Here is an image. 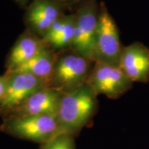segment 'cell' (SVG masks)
I'll return each instance as SVG.
<instances>
[{"label":"cell","instance_id":"8992f818","mask_svg":"<svg viewBox=\"0 0 149 149\" xmlns=\"http://www.w3.org/2000/svg\"><path fill=\"white\" fill-rule=\"evenodd\" d=\"M86 84L97 95L115 100L130 90L133 82L120 66L95 62Z\"/></svg>","mask_w":149,"mask_h":149},{"label":"cell","instance_id":"6da1fadb","mask_svg":"<svg viewBox=\"0 0 149 149\" xmlns=\"http://www.w3.org/2000/svg\"><path fill=\"white\" fill-rule=\"evenodd\" d=\"M97 96L87 84L64 93L56 115L58 122L57 135L74 136L88 125L97 111Z\"/></svg>","mask_w":149,"mask_h":149},{"label":"cell","instance_id":"e0dca14e","mask_svg":"<svg viewBox=\"0 0 149 149\" xmlns=\"http://www.w3.org/2000/svg\"><path fill=\"white\" fill-rule=\"evenodd\" d=\"M17 4L22 8H26V6L29 4L32 0H14Z\"/></svg>","mask_w":149,"mask_h":149},{"label":"cell","instance_id":"2e32d148","mask_svg":"<svg viewBox=\"0 0 149 149\" xmlns=\"http://www.w3.org/2000/svg\"><path fill=\"white\" fill-rule=\"evenodd\" d=\"M55 1H57L59 4L64 7L65 10H66L76 7L83 0H55Z\"/></svg>","mask_w":149,"mask_h":149},{"label":"cell","instance_id":"5bb4252c","mask_svg":"<svg viewBox=\"0 0 149 149\" xmlns=\"http://www.w3.org/2000/svg\"><path fill=\"white\" fill-rule=\"evenodd\" d=\"M74 137L70 134H59L41 144L40 149H76Z\"/></svg>","mask_w":149,"mask_h":149},{"label":"cell","instance_id":"9c48e42d","mask_svg":"<svg viewBox=\"0 0 149 149\" xmlns=\"http://www.w3.org/2000/svg\"><path fill=\"white\" fill-rule=\"evenodd\" d=\"M64 93L53 88L37 91L4 117H24L32 115H57Z\"/></svg>","mask_w":149,"mask_h":149},{"label":"cell","instance_id":"7a4b0ae2","mask_svg":"<svg viewBox=\"0 0 149 149\" xmlns=\"http://www.w3.org/2000/svg\"><path fill=\"white\" fill-rule=\"evenodd\" d=\"M94 63L71 48L56 52L49 87L64 94L75 90L86 84Z\"/></svg>","mask_w":149,"mask_h":149},{"label":"cell","instance_id":"7c38bea8","mask_svg":"<svg viewBox=\"0 0 149 149\" xmlns=\"http://www.w3.org/2000/svg\"><path fill=\"white\" fill-rule=\"evenodd\" d=\"M74 33V13L65 14L48 30L43 40L56 52L71 48Z\"/></svg>","mask_w":149,"mask_h":149},{"label":"cell","instance_id":"5b68a950","mask_svg":"<svg viewBox=\"0 0 149 149\" xmlns=\"http://www.w3.org/2000/svg\"><path fill=\"white\" fill-rule=\"evenodd\" d=\"M99 11L97 0H83L73 13L74 33L71 49L93 61Z\"/></svg>","mask_w":149,"mask_h":149},{"label":"cell","instance_id":"30bf717a","mask_svg":"<svg viewBox=\"0 0 149 149\" xmlns=\"http://www.w3.org/2000/svg\"><path fill=\"white\" fill-rule=\"evenodd\" d=\"M133 82L149 81V48L139 42L123 47L120 65Z\"/></svg>","mask_w":149,"mask_h":149},{"label":"cell","instance_id":"9a60e30c","mask_svg":"<svg viewBox=\"0 0 149 149\" xmlns=\"http://www.w3.org/2000/svg\"><path fill=\"white\" fill-rule=\"evenodd\" d=\"M8 88V76L5 73L0 76V102L4 98Z\"/></svg>","mask_w":149,"mask_h":149},{"label":"cell","instance_id":"52a82bcc","mask_svg":"<svg viewBox=\"0 0 149 149\" xmlns=\"http://www.w3.org/2000/svg\"><path fill=\"white\" fill-rule=\"evenodd\" d=\"M8 76V88L0 102V116L3 117L18 107L37 91L48 88V84L28 72H5Z\"/></svg>","mask_w":149,"mask_h":149},{"label":"cell","instance_id":"277c9868","mask_svg":"<svg viewBox=\"0 0 149 149\" xmlns=\"http://www.w3.org/2000/svg\"><path fill=\"white\" fill-rule=\"evenodd\" d=\"M123 46L119 30L105 3H100L99 21L95 40L93 61L119 66Z\"/></svg>","mask_w":149,"mask_h":149},{"label":"cell","instance_id":"ba28073f","mask_svg":"<svg viewBox=\"0 0 149 149\" xmlns=\"http://www.w3.org/2000/svg\"><path fill=\"white\" fill-rule=\"evenodd\" d=\"M65 10L55 0H32L24 14L26 30L43 39L53 24L66 14Z\"/></svg>","mask_w":149,"mask_h":149},{"label":"cell","instance_id":"4fadbf2b","mask_svg":"<svg viewBox=\"0 0 149 149\" xmlns=\"http://www.w3.org/2000/svg\"><path fill=\"white\" fill-rule=\"evenodd\" d=\"M55 57L56 51L51 48L47 47L33 58L10 72H28L46 81L49 86L50 80L55 65Z\"/></svg>","mask_w":149,"mask_h":149},{"label":"cell","instance_id":"8fae6325","mask_svg":"<svg viewBox=\"0 0 149 149\" xmlns=\"http://www.w3.org/2000/svg\"><path fill=\"white\" fill-rule=\"evenodd\" d=\"M47 47L49 46L42 38L26 30L19 36L7 55L5 72L13 71Z\"/></svg>","mask_w":149,"mask_h":149},{"label":"cell","instance_id":"3957f363","mask_svg":"<svg viewBox=\"0 0 149 149\" xmlns=\"http://www.w3.org/2000/svg\"><path fill=\"white\" fill-rule=\"evenodd\" d=\"M0 131L15 138L42 144L57 135L58 122L54 115L4 117Z\"/></svg>","mask_w":149,"mask_h":149}]
</instances>
